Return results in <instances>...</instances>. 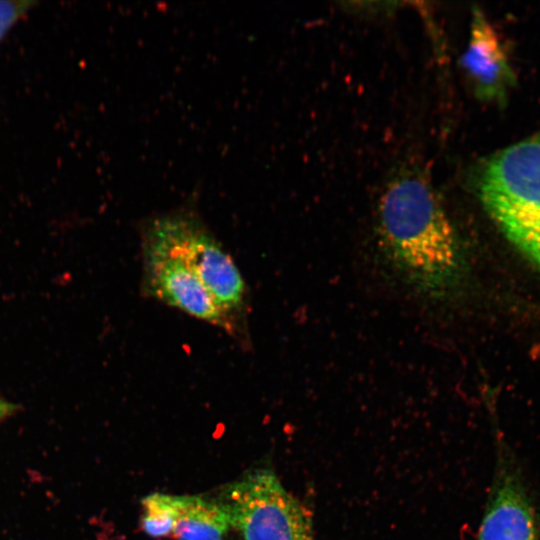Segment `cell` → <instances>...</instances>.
<instances>
[{
	"instance_id": "cell-1",
	"label": "cell",
	"mask_w": 540,
	"mask_h": 540,
	"mask_svg": "<svg viewBox=\"0 0 540 540\" xmlns=\"http://www.w3.org/2000/svg\"><path fill=\"white\" fill-rule=\"evenodd\" d=\"M378 232L385 255L411 286L439 299L455 290L464 268L461 240L423 176L408 173L386 187Z\"/></svg>"
},
{
	"instance_id": "cell-2",
	"label": "cell",
	"mask_w": 540,
	"mask_h": 540,
	"mask_svg": "<svg viewBox=\"0 0 540 540\" xmlns=\"http://www.w3.org/2000/svg\"><path fill=\"white\" fill-rule=\"evenodd\" d=\"M477 190L506 238L540 270V136L493 154L480 169Z\"/></svg>"
},
{
	"instance_id": "cell-3",
	"label": "cell",
	"mask_w": 540,
	"mask_h": 540,
	"mask_svg": "<svg viewBox=\"0 0 540 540\" xmlns=\"http://www.w3.org/2000/svg\"><path fill=\"white\" fill-rule=\"evenodd\" d=\"M145 220L183 256L234 326L235 317L246 305L247 287L235 262L196 209L184 205Z\"/></svg>"
},
{
	"instance_id": "cell-4",
	"label": "cell",
	"mask_w": 540,
	"mask_h": 540,
	"mask_svg": "<svg viewBox=\"0 0 540 540\" xmlns=\"http://www.w3.org/2000/svg\"><path fill=\"white\" fill-rule=\"evenodd\" d=\"M219 503L244 540H314L310 512L270 470L230 484Z\"/></svg>"
},
{
	"instance_id": "cell-5",
	"label": "cell",
	"mask_w": 540,
	"mask_h": 540,
	"mask_svg": "<svg viewBox=\"0 0 540 540\" xmlns=\"http://www.w3.org/2000/svg\"><path fill=\"white\" fill-rule=\"evenodd\" d=\"M141 236L146 292L190 316L234 332L235 327L183 256L145 220Z\"/></svg>"
},
{
	"instance_id": "cell-6",
	"label": "cell",
	"mask_w": 540,
	"mask_h": 540,
	"mask_svg": "<svg viewBox=\"0 0 540 540\" xmlns=\"http://www.w3.org/2000/svg\"><path fill=\"white\" fill-rule=\"evenodd\" d=\"M495 472L476 540H538L532 502L520 469L505 447L498 453Z\"/></svg>"
},
{
	"instance_id": "cell-7",
	"label": "cell",
	"mask_w": 540,
	"mask_h": 540,
	"mask_svg": "<svg viewBox=\"0 0 540 540\" xmlns=\"http://www.w3.org/2000/svg\"><path fill=\"white\" fill-rule=\"evenodd\" d=\"M461 66L472 83L475 95L484 101L502 103L516 80L498 34L477 7L473 8Z\"/></svg>"
},
{
	"instance_id": "cell-8",
	"label": "cell",
	"mask_w": 540,
	"mask_h": 540,
	"mask_svg": "<svg viewBox=\"0 0 540 540\" xmlns=\"http://www.w3.org/2000/svg\"><path fill=\"white\" fill-rule=\"evenodd\" d=\"M230 522L219 502L199 496H181L172 534L177 540H223Z\"/></svg>"
},
{
	"instance_id": "cell-9",
	"label": "cell",
	"mask_w": 540,
	"mask_h": 540,
	"mask_svg": "<svg viewBox=\"0 0 540 540\" xmlns=\"http://www.w3.org/2000/svg\"><path fill=\"white\" fill-rule=\"evenodd\" d=\"M181 496L152 493L142 499L141 524L144 532L151 537H165L172 534L179 515Z\"/></svg>"
},
{
	"instance_id": "cell-10",
	"label": "cell",
	"mask_w": 540,
	"mask_h": 540,
	"mask_svg": "<svg viewBox=\"0 0 540 540\" xmlns=\"http://www.w3.org/2000/svg\"><path fill=\"white\" fill-rule=\"evenodd\" d=\"M27 4L29 3L0 1V39L22 14Z\"/></svg>"
},
{
	"instance_id": "cell-11",
	"label": "cell",
	"mask_w": 540,
	"mask_h": 540,
	"mask_svg": "<svg viewBox=\"0 0 540 540\" xmlns=\"http://www.w3.org/2000/svg\"><path fill=\"white\" fill-rule=\"evenodd\" d=\"M13 406L0 399V419L11 412Z\"/></svg>"
}]
</instances>
